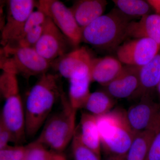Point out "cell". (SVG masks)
<instances>
[{"instance_id":"cell-1","label":"cell","mask_w":160,"mask_h":160,"mask_svg":"<svg viewBox=\"0 0 160 160\" xmlns=\"http://www.w3.org/2000/svg\"><path fill=\"white\" fill-rule=\"evenodd\" d=\"M58 74L41 76L26 95L25 101L26 137L34 136L44 126L56 102L63 93Z\"/></svg>"},{"instance_id":"cell-2","label":"cell","mask_w":160,"mask_h":160,"mask_svg":"<svg viewBox=\"0 0 160 160\" xmlns=\"http://www.w3.org/2000/svg\"><path fill=\"white\" fill-rule=\"evenodd\" d=\"M131 18L118 9L100 16L82 29V41L103 49L118 48L128 37Z\"/></svg>"},{"instance_id":"cell-3","label":"cell","mask_w":160,"mask_h":160,"mask_svg":"<svg viewBox=\"0 0 160 160\" xmlns=\"http://www.w3.org/2000/svg\"><path fill=\"white\" fill-rule=\"evenodd\" d=\"M96 117L102 151L106 157H125L137 133L129 124L126 111L116 108Z\"/></svg>"},{"instance_id":"cell-4","label":"cell","mask_w":160,"mask_h":160,"mask_svg":"<svg viewBox=\"0 0 160 160\" xmlns=\"http://www.w3.org/2000/svg\"><path fill=\"white\" fill-rule=\"evenodd\" d=\"M17 76L4 71L0 76V92L4 100L0 121L11 132L12 142L19 144L26 137V118Z\"/></svg>"},{"instance_id":"cell-5","label":"cell","mask_w":160,"mask_h":160,"mask_svg":"<svg viewBox=\"0 0 160 160\" xmlns=\"http://www.w3.org/2000/svg\"><path fill=\"white\" fill-rule=\"evenodd\" d=\"M61 100L62 109L49 117L35 140L57 153L62 152L72 141L77 128V110L72 107L64 92Z\"/></svg>"},{"instance_id":"cell-6","label":"cell","mask_w":160,"mask_h":160,"mask_svg":"<svg viewBox=\"0 0 160 160\" xmlns=\"http://www.w3.org/2000/svg\"><path fill=\"white\" fill-rule=\"evenodd\" d=\"M0 67L3 71L21 75L26 79L48 72L51 63L31 47L6 45L1 49Z\"/></svg>"},{"instance_id":"cell-7","label":"cell","mask_w":160,"mask_h":160,"mask_svg":"<svg viewBox=\"0 0 160 160\" xmlns=\"http://www.w3.org/2000/svg\"><path fill=\"white\" fill-rule=\"evenodd\" d=\"M36 7L52 21L76 47H78L82 42V29L70 8L58 0H40L37 2Z\"/></svg>"},{"instance_id":"cell-8","label":"cell","mask_w":160,"mask_h":160,"mask_svg":"<svg viewBox=\"0 0 160 160\" xmlns=\"http://www.w3.org/2000/svg\"><path fill=\"white\" fill-rule=\"evenodd\" d=\"M33 48L41 57L51 63L77 47L47 17L42 33Z\"/></svg>"},{"instance_id":"cell-9","label":"cell","mask_w":160,"mask_h":160,"mask_svg":"<svg viewBox=\"0 0 160 160\" xmlns=\"http://www.w3.org/2000/svg\"><path fill=\"white\" fill-rule=\"evenodd\" d=\"M126 117L136 132L147 130H157L160 126V105L151 95L141 97L140 101L126 111Z\"/></svg>"},{"instance_id":"cell-10","label":"cell","mask_w":160,"mask_h":160,"mask_svg":"<svg viewBox=\"0 0 160 160\" xmlns=\"http://www.w3.org/2000/svg\"><path fill=\"white\" fill-rule=\"evenodd\" d=\"M36 6L37 2L32 0L7 1V18L2 30V46L12 42L18 37Z\"/></svg>"},{"instance_id":"cell-11","label":"cell","mask_w":160,"mask_h":160,"mask_svg":"<svg viewBox=\"0 0 160 160\" xmlns=\"http://www.w3.org/2000/svg\"><path fill=\"white\" fill-rule=\"evenodd\" d=\"M160 51V47L148 38L134 39L117 49V58L128 66L142 67L149 63Z\"/></svg>"},{"instance_id":"cell-12","label":"cell","mask_w":160,"mask_h":160,"mask_svg":"<svg viewBox=\"0 0 160 160\" xmlns=\"http://www.w3.org/2000/svg\"><path fill=\"white\" fill-rule=\"evenodd\" d=\"M93 58L86 47H78L51 62L61 76L70 79L90 75Z\"/></svg>"},{"instance_id":"cell-13","label":"cell","mask_w":160,"mask_h":160,"mask_svg":"<svg viewBox=\"0 0 160 160\" xmlns=\"http://www.w3.org/2000/svg\"><path fill=\"white\" fill-rule=\"evenodd\" d=\"M140 67L128 65L123 66L119 74L105 86V91L114 98L136 96L140 87Z\"/></svg>"},{"instance_id":"cell-14","label":"cell","mask_w":160,"mask_h":160,"mask_svg":"<svg viewBox=\"0 0 160 160\" xmlns=\"http://www.w3.org/2000/svg\"><path fill=\"white\" fill-rule=\"evenodd\" d=\"M123 67L119 60L112 57L93 58L90 72L91 81L105 87L119 74Z\"/></svg>"},{"instance_id":"cell-15","label":"cell","mask_w":160,"mask_h":160,"mask_svg":"<svg viewBox=\"0 0 160 160\" xmlns=\"http://www.w3.org/2000/svg\"><path fill=\"white\" fill-rule=\"evenodd\" d=\"M107 2L104 0H80L70 7L78 25L82 29L102 15Z\"/></svg>"},{"instance_id":"cell-16","label":"cell","mask_w":160,"mask_h":160,"mask_svg":"<svg viewBox=\"0 0 160 160\" xmlns=\"http://www.w3.org/2000/svg\"><path fill=\"white\" fill-rule=\"evenodd\" d=\"M128 37L134 39L148 38L155 41L160 47V16L148 14L138 22L132 21L128 29Z\"/></svg>"},{"instance_id":"cell-17","label":"cell","mask_w":160,"mask_h":160,"mask_svg":"<svg viewBox=\"0 0 160 160\" xmlns=\"http://www.w3.org/2000/svg\"><path fill=\"white\" fill-rule=\"evenodd\" d=\"M78 127L76 131L83 144L101 158V138L96 117L89 112H83Z\"/></svg>"},{"instance_id":"cell-18","label":"cell","mask_w":160,"mask_h":160,"mask_svg":"<svg viewBox=\"0 0 160 160\" xmlns=\"http://www.w3.org/2000/svg\"><path fill=\"white\" fill-rule=\"evenodd\" d=\"M140 87L136 97L150 95L160 80V52L147 64L140 67Z\"/></svg>"},{"instance_id":"cell-19","label":"cell","mask_w":160,"mask_h":160,"mask_svg":"<svg viewBox=\"0 0 160 160\" xmlns=\"http://www.w3.org/2000/svg\"><path fill=\"white\" fill-rule=\"evenodd\" d=\"M69 80L68 99L72 107L78 111L84 108L91 93L89 90L91 78L89 75L86 77L72 78Z\"/></svg>"},{"instance_id":"cell-20","label":"cell","mask_w":160,"mask_h":160,"mask_svg":"<svg viewBox=\"0 0 160 160\" xmlns=\"http://www.w3.org/2000/svg\"><path fill=\"white\" fill-rule=\"evenodd\" d=\"M158 130H145L137 133L125 155L126 160H146Z\"/></svg>"},{"instance_id":"cell-21","label":"cell","mask_w":160,"mask_h":160,"mask_svg":"<svg viewBox=\"0 0 160 160\" xmlns=\"http://www.w3.org/2000/svg\"><path fill=\"white\" fill-rule=\"evenodd\" d=\"M115 100L106 91H98L90 93L84 108L95 117L108 113L112 110Z\"/></svg>"},{"instance_id":"cell-22","label":"cell","mask_w":160,"mask_h":160,"mask_svg":"<svg viewBox=\"0 0 160 160\" xmlns=\"http://www.w3.org/2000/svg\"><path fill=\"white\" fill-rule=\"evenodd\" d=\"M118 9L130 17H142L149 14L151 6L147 1L142 0H113Z\"/></svg>"},{"instance_id":"cell-23","label":"cell","mask_w":160,"mask_h":160,"mask_svg":"<svg viewBox=\"0 0 160 160\" xmlns=\"http://www.w3.org/2000/svg\"><path fill=\"white\" fill-rule=\"evenodd\" d=\"M25 146V160H52L57 153L36 141Z\"/></svg>"},{"instance_id":"cell-24","label":"cell","mask_w":160,"mask_h":160,"mask_svg":"<svg viewBox=\"0 0 160 160\" xmlns=\"http://www.w3.org/2000/svg\"><path fill=\"white\" fill-rule=\"evenodd\" d=\"M71 151L74 160H101L96 153L83 144L76 130L72 141Z\"/></svg>"},{"instance_id":"cell-25","label":"cell","mask_w":160,"mask_h":160,"mask_svg":"<svg viewBox=\"0 0 160 160\" xmlns=\"http://www.w3.org/2000/svg\"><path fill=\"white\" fill-rule=\"evenodd\" d=\"M26 146H8L0 149V160H22L25 158Z\"/></svg>"},{"instance_id":"cell-26","label":"cell","mask_w":160,"mask_h":160,"mask_svg":"<svg viewBox=\"0 0 160 160\" xmlns=\"http://www.w3.org/2000/svg\"><path fill=\"white\" fill-rule=\"evenodd\" d=\"M146 160H160V126L152 140Z\"/></svg>"},{"instance_id":"cell-27","label":"cell","mask_w":160,"mask_h":160,"mask_svg":"<svg viewBox=\"0 0 160 160\" xmlns=\"http://www.w3.org/2000/svg\"><path fill=\"white\" fill-rule=\"evenodd\" d=\"M10 142H12V135L9 129L0 121V149L9 146Z\"/></svg>"},{"instance_id":"cell-28","label":"cell","mask_w":160,"mask_h":160,"mask_svg":"<svg viewBox=\"0 0 160 160\" xmlns=\"http://www.w3.org/2000/svg\"><path fill=\"white\" fill-rule=\"evenodd\" d=\"M149 5L156 12V14L160 16V0H149L147 1Z\"/></svg>"},{"instance_id":"cell-29","label":"cell","mask_w":160,"mask_h":160,"mask_svg":"<svg viewBox=\"0 0 160 160\" xmlns=\"http://www.w3.org/2000/svg\"><path fill=\"white\" fill-rule=\"evenodd\" d=\"M52 160H67L66 156L62 152L57 153Z\"/></svg>"},{"instance_id":"cell-30","label":"cell","mask_w":160,"mask_h":160,"mask_svg":"<svg viewBox=\"0 0 160 160\" xmlns=\"http://www.w3.org/2000/svg\"><path fill=\"white\" fill-rule=\"evenodd\" d=\"M104 160H126L125 157L107 156Z\"/></svg>"},{"instance_id":"cell-31","label":"cell","mask_w":160,"mask_h":160,"mask_svg":"<svg viewBox=\"0 0 160 160\" xmlns=\"http://www.w3.org/2000/svg\"><path fill=\"white\" fill-rule=\"evenodd\" d=\"M157 88L158 89V92L159 95L160 97V80L158 84L157 87Z\"/></svg>"},{"instance_id":"cell-32","label":"cell","mask_w":160,"mask_h":160,"mask_svg":"<svg viewBox=\"0 0 160 160\" xmlns=\"http://www.w3.org/2000/svg\"><path fill=\"white\" fill-rule=\"evenodd\" d=\"M22 160H25V159H22Z\"/></svg>"}]
</instances>
